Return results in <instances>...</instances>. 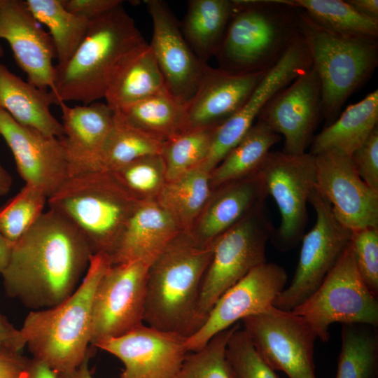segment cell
<instances>
[{
  "label": "cell",
  "instance_id": "obj_5",
  "mask_svg": "<svg viewBox=\"0 0 378 378\" xmlns=\"http://www.w3.org/2000/svg\"><path fill=\"white\" fill-rule=\"evenodd\" d=\"M300 36L298 8L286 0H234L215 55L218 68L237 74L267 71Z\"/></svg>",
  "mask_w": 378,
  "mask_h": 378
},
{
  "label": "cell",
  "instance_id": "obj_29",
  "mask_svg": "<svg viewBox=\"0 0 378 378\" xmlns=\"http://www.w3.org/2000/svg\"><path fill=\"white\" fill-rule=\"evenodd\" d=\"M115 112L130 125L163 144L189 130L186 106L167 91Z\"/></svg>",
  "mask_w": 378,
  "mask_h": 378
},
{
  "label": "cell",
  "instance_id": "obj_6",
  "mask_svg": "<svg viewBox=\"0 0 378 378\" xmlns=\"http://www.w3.org/2000/svg\"><path fill=\"white\" fill-rule=\"evenodd\" d=\"M47 202L80 232L92 255L110 258L141 201L102 169L69 177Z\"/></svg>",
  "mask_w": 378,
  "mask_h": 378
},
{
  "label": "cell",
  "instance_id": "obj_19",
  "mask_svg": "<svg viewBox=\"0 0 378 378\" xmlns=\"http://www.w3.org/2000/svg\"><path fill=\"white\" fill-rule=\"evenodd\" d=\"M0 135L11 150L25 184L38 189L48 198L69 178L61 139L18 123L1 108Z\"/></svg>",
  "mask_w": 378,
  "mask_h": 378
},
{
  "label": "cell",
  "instance_id": "obj_42",
  "mask_svg": "<svg viewBox=\"0 0 378 378\" xmlns=\"http://www.w3.org/2000/svg\"><path fill=\"white\" fill-rule=\"evenodd\" d=\"M350 158L359 176L370 187L378 191V127Z\"/></svg>",
  "mask_w": 378,
  "mask_h": 378
},
{
  "label": "cell",
  "instance_id": "obj_21",
  "mask_svg": "<svg viewBox=\"0 0 378 378\" xmlns=\"http://www.w3.org/2000/svg\"><path fill=\"white\" fill-rule=\"evenodd\" d=\"M69 177L102 170L104 146L113 124L114 111L95 102L69 106L60 103Z\"/></svg>",
  "mask_w": 378,
  "mask_h": 378
},
{
  "label": "cell",
  "instance_id": "obj_38",
  "mask_svg": "<svg viewBox=\"0 0 378 378\" xmlns=\"http://www.w3.org/2000/svg\"><path fill=\"white\" fill-rule=\"evenodd\" d=\"M237 323L215 335L200 349L189 352L172 378H232L226 358V346Z\"/></svg>",
  "mask_w": 378,
  "mask_h": 378
},
{
  "label": "cell",
  "instance_id": "obj_2",
  "mask_svg": "<svg viewBox=\"0 0 378 378\" xmlns=\"http://www.w3.org/2000/svg\"><path fill=\"white\" fill-rule=\"evenodd\" d=\"M213 244L202 246L181 231L150 264L144 323L189 337L201 325L197 304Z\"/></svg>",
  "mask_w": 378,
  "mask_h": 378
},
{
  "label": "cell",
  "instance_id": "obj_40",
  "mask_svg": "<svg viewBox=\"0 0 378 378\" xmlns=\"http://www.w3.org/2000/svg\"><path fill=\"white\" fill-rule=\"evenodd\" d=\"M226 358L232 378H279L258 355L240 326L227 342Z\"/></svg>",
  "mask_w": 378,
  "mask_h": 378
},
{
  "label": "cell",
  "instance_id": "obj_8",
  "mask_svg": "<svg viewBox=\"0 0 378 378\" xmlns=\"http://www.w3.org/2000/svg\"><path fill=\"white\" fill-rule=\"evenodd\" d=\"M274 230L263 206L214 241L211 259L202 281L197 304L201 326L216 302L225 291L253 268L267 262L266 245Z\"/></svg>",
  "mask_w": 378,
  "mask_h": 378
},
{
  "label": "cell",
  "instance_id": "obj_45",
  "mask_svg": "<svg viewBox=\"0 0 378 378\" xmlns=\"http://www.w3.org/2000/svg\"><path fill=\"white\" fill-rule=\"evenodd\" d=\"M26 346L20 330L11 332H0V356L20 354Z\"/></svg>",
  "mask_w": 378,
  "mask_h": 378
},
{
  "label": "cell",
  "instance_id": "obj_27",
  "mask_svg": "<svg viewBox=\"0 0 378 378\" xmlns=\"http://www.w3.org/2000/svg\"><path fill=\"white\" fill-rule=\"evenodd\" d=\"M378 90L349 105L331 124L313 138V155L336 151L347 156L358 149L377 127Z\"/></svg>",
  "mask_w": 378,
  "mask_h": 378
},
{
  "label": "cell",
  "instance_id": "obj_49",
  "mask_svg": "<svg viewBox=\"0 0 378 378\" xmlns=\"http://www.w3.org/2000/svg\"><path fill=\"white\" fill-rule=\"evenodd\" d=\"M13 244L0 234V275L1 276L10 260Z\"/></svg>",
  "mask_w": 378,
  "mask_h": 378
},
{
  "label": "cell",
  "instance_id": "obj_50",
  "mask_svg": "<svg viewBox=\"0 0 378 378\" xmlns=\"http://www.w3.org/2000/svg\"><path fill=\"white\" fill-rule=\"evenodd\" d=\"M12 182L10 174L0 164V197L9 192Z\"/></svg>",
  "mask_w": 378,
  "mask_h": 378
},
{
  "label": "cell",
  "instance_id": "obj_24",
  "mask_svg": "<svg viewBox=\"0 0 378 378\" xmlns=\"http://www.w3.org/2000/svg\"><path fill=\"white\" fill-rule=\"evenodd\" d=\"M181 230L156 200L141 201L110 256L111 265L151 263Z\"/></svg>",
  "mask_w": 378,
  "mask_h": 378
},
{
  "label": "cell",
  "instance_id": "obj_4",
  "mask_svg": "<svg viewBox=\"0 0 378 378\" xmlns=\"http://www.w3.org/2000/svg\"><path fill=\"white\" fill-rule=\"evenodd\" d=\"M144 41L122 3L92 20L69 60L55 66L54 104L75 101L86 105L104 98L120 61Z\"/></svg>",
  "mask_w": 378,
  "mask_h": 378
},
{
  "label": "cell",
  "instance_id": "obj_47",
  "mask_svg": "<svg viewBox=\"0 0 378 378\" xmlns=\"http://www.w3.org/2000/svg\"><path fill=\"white\" fill-rule=\"evenodd\" d=\"M346 1L359 13L374 20H378L377 0H348Z\"/></svg>",
  "mask_w": 378,
  "mask_h": 378
},
{
  "label": "cell",
  "instance_id": "obj_13",
  "mask_svg": "<svg viewBox=\"0 0 378 378\" xmlns=\"http://www.w3.org/2000/svg\"><path fill=\"white\" fill-rule=\"evenodd\" d=\"M150 264L134 260L107 268L94 295L90 345L121 336L144 323Z\"/></svg>",
  "mask_w": 378,
  "mask_h": 378
},
{
  "label": "cell",
  "instance_id": "obj_28",
  "mask_svg": "<svg viewBox=\"0 0 378 378\" xmlns=\"http://www.w3.org/2000/svg\"><path fill=\"white\" fill-rule=\"evenodd\" d=\"M234 0H190L181 29L203 62L216 54L232 13Z\"/></svg>",
  "mask_w": 378,
  "mask_h": 378
},
{
  "label": "cell",
  "instance_id": "obj_9",
  "mask_svg": "<svg viewBox=\"0 0 378 378\" xmlns=\"http://www.w3.org/2000/svg\"><path fill=\"white\" fill-rule=\"evenodd\" d=\"M304 318L323 342L330 326L362 323L378 326V300L356 268L350 243L317 290L292 310Z\"/></svg>",
  "mask_w": 378,
  "mask_h": 378
},
{
  "label": "cell",
  "instance_id": "obj_26",
  "mask_svg": "<svg viewBox=\"0 0 378 378\" xmlns=\"http://www.w3.org/2000/svg\"><path fill=\"white\" fill-rule=\"evenodd\" d=\"M53 104L50 91L24 81L0 62V108L18 123L47 136L62 138V122L50 110Z\"/></svg>",
  "mask_w": 378,
  "mask_h": 378
},
{
  "label": "cell",
  "instance_id": "obj_32",
  "mask_svg": "<svg viewBox=\"0 0 378 378\" xmlns=\"http://www.w3.org/2000/svg\"><path fill=\"white\" fill-rule=\"evenodd\" d=\"M24 3L36 20L50 31L57 59L55 66L64 65L84 38L91 21L69 11L63 0H26Z\"/></svg>",
  "mask_w": 378,
  "mask_h": 378
},
{
  "label": "cell",
  "instance_id": "obj_10",
  "mask_svg": "<svg viewBox=\"0 0 378 378\" xmlns=\"http://www.w3.org/2000/svg\"><path fill=\"white\" fill-rule=\"evenodd\" d=\"M316 214L313 227L302 239L298 263L290 284L276 297L273 306L292 311L320 286L350 243L351 231L335 217L329 202L314 187L309 195Z\"/></svg>",
  "mask_w": 378,
  "mask_h": 378
},
{
  "label": "cell",
  "instance_id": "obj_34",
  "mask_svg": "<svg viewBox=\"0 0 378 378\" xmlns=\"http://www.w3.org/2000/svg\"><path fill=\"white\" fill-rule=\"evenodd\" d=\"M314 20L332 31L378 38V20L369 18L342 0H286Z\"/></svg>",
  "mask_w": 378,
  "mask_h": 378
},
{
  "label": "cell",
  "instance_id": "obj_43",
  "mask_svg": "<svg viewBox=\"0 0 378 378\" xmlns=\"http://www.w3.org/2000/svg\"><path fill=\"white\" fill-rule=\"evenodd\" d=\"M123 1L120 0H63L70 12L92 21L112 10Z\"/></svg>",
  "mask_w": 378,
  "mask_h": 378
},
{
  "label": "cell",
  "instance_id": "obj_44",
  "mask_svg": "<svg viewBox=\"0 0 378 378\" xmlns=\"http://www.w3.org/2000/svg\"><path fill=\"white\" fill-rule=\"evenodd\" d=\"M29 361L21 354L0 356V378H25Z\"/></svg>",
  "mask_w": 378,
  "mask_h": 378
},
{
  "label": "cell",
  "instance_id": "obj_17",
  "mask_svg": "<svg viewBox=\"0 0 378 378\" xmlns=\"http://www.w3.org/2000/svg\"><path fill=\"white\" fill-rule=\"evenodd\" d=\"M315 188L335 218L351 231L378 227V191L357 174L349 156L336 151L314 155Z\"/></svg>",
  "mask_w": 378,
  "mask_h": 378
},
{
  "label": "cell",
  "instance_id": "obj_52",
  "mask_svg": "<svg viewBox=\"0 0 378 378\" xmlns=\"http://www.w3.org/2000/svg\"><path fill=\"white\" fill-rule=\"evenodd\" d=\"M1 1L2 0H0V4L1 3ZM4 55V50H3V48L2 46L0 45V57H2Z\"/></svg>",
  "mask_w": 378,
  "mask_h": 378
},
{
  "label": "cell",
  "instance_id": "obj_25",
  "mask_svg": "<svg viewBox=\"0 0 378 378\" xmlns=\"http://www.w3.org/2000/svg\"><path fill=\"white\" fill-rule=\"evenodd\" d=\"M164 91L163 76L149 44L144 41L120 61L104 98L117 111Z\"/></svg>",
  "mask_w": 378,
  "mask_h": 378
},
{
  "label": "cell",
  "instance_id": "obj_1",
  "mask_svg": "<svg viewBox=\"0 0 378 378\" xmlns=\"http://www.w3.org/2000/svg\"><path fill=\"white\" fill-rule=\"evenodd\" d=\"M92 255L80 232L50 209L13 244L1 274L6 293L30 311L55 307L76 290Z\"/></svg>",
  "mask_w": 378,
  "mask_h": 378
},
{
  "label": "cell",
  "instance_id": "obj_36",
  "mask_svg": "<svg viewBox=\"0 0 378 378\" xmlns=\"http://www.w3.org/2000/svg\"><path fill=\"white\" fill-rule=\"evenodd\" d=\"M215 128L189 130L164 143L161 155L165 165L167 181L199 167L204 162Z\"/></svg>",
  "mask_w": 378,
  "mask_h": 378
},
{
  "label": "cell",
  "instance_id": "obj_20",
  "mask_svg": "<svg viewBox=\"0 0 378 378\" xmlns=\"http://www.w3.org/2000/svg\"><path fill=\"white\" fill-rule=\"evenodd\" d=\"M0 38L6 40L28 82L46 91L54 89L56 52L52 38L45 31L24 1L2 0Z\"/></svg>",
  "mask_w": 378,
  "mask_h": 378
},
{
  "label": "cell",
  "instance_id": "obj_48",
  "mask_svg": "<svg viewBox=\"0 0 378 378\" xmlns=\"http://www.w3.org/2000/svg\"><path fill=\"white\" fill-rule=\"evenodd\" d=\"M91 356L92 354L88 356L76 369L67 372L57 374V378H93L88 368Z\"/></svg>",
  "mask_w": 378,
  "mask_h": 378
},
{
  "label": "cell",
  "instance_id": "obj_7",
  "mask_svg": "<svg viewBox=\"0 0 378 378\" xmlns=\"http://www.w3.org/2000/svg\"><path fill=\"white\" fill-rule=\"evenodd\" d=\"M300 34L321 85L322 114L328 126L349 97L370 78L378 64L377 38L328 29L298 9Z\"/></svg>",
  "mask_w": 378,
  "mask_h": 378
},
{
  "label": "cell",
  "instance_id": "obj_37",
  "mask_svg": "<svg viewBox=\"0 0 378 378\" xmlns=\"http://www.w3.org/2000/svg\"><path fill=\"white\" fill-rule=\"evenodd\" d=\"M47 202L48 197L43 192L25 184L0 208V234L13 244L40 218Z\"/></svg>",
  "mask_w": 378,
  "mask_h": 378
},
{
  "label": "cell",
  "instance_id": "obj_41",
  "mask_svg": "<svg viewBox=\"0 0 378 378\" xmlns=\"http://www.w3.org/2000/svg\"><path fill=\"white\" fill-rule=\"evenodd\" d=\"M350 246L362 280L378 298V227L351 231Z\"/></svg>",
  "mask_w": 378,
  "mask_h": 378
},
{
  "label": "cell",
  "instance_id": "obj_18",
  "mask_svg": "<svg viewBox=\"0 0 378 378\" xmlns=\"http://www.w3.org/2000/svg\"><path fill=\"white\" fill-rule=\"evenodd\" d=\"M186 337L145 323L117 337L101 341L99 348L120 360V378H172L189 353Z\"/></svg>",
  "mask_w": 378,
  "mask_h": 378
},
{
  "label": "cell",
  "instance_id": "obj_31",
  "mask_svg": "<svg viewBox=\"0 0 378 378\" xmlns=\"http://www.w3.org/2000/svg\"><path fill=\"white\" fill-rule=\"evenodd\" d=\"M280 139L279 134L257 119L242 139L210 172L213 189L258 172L270 148Z\"/></svg>",
  "mask_w": 378,
  "mask_h": 378
},
{
  "label": "cell",
  "instance_id": "obj_15",
  "mask_svg": "<svg viewBox=\"0 0 378 378\" xmlns=\"http://www.w3.org/2000/svg\"><path fill=\"white\" fill-rule=\"evenodd\" d=\"M321 116V85L312 66L277 92L265 105L257 119L284 136V153L298 155L307 153Z\"/></svg>",
  "mask_w": 378,
  "mask_h": 378
},
{
  "label": "cell",
  "instance_id": "obj_33",
  "mask_svg": "<svg viewBox=\"0 0 378 378\" xmlns=\"http://www.w3.org/2000/svg\"><path fill=\"white\" fill-rule=\"evenodd\" d=\"M335 378L378 377V330L362 323L342 324Z\"/></svg>",
  "mask_w": 378,
  "mask_h": 378
},
{
  "label": "cell",
  "instance_id": "obj_11",
  "mask_svg": "<svg viewBox=\"0 0 378 378\" xmlns=\"http://www.w3.org/2000/svg\"><path fill=\"white\" fill-rule=\"evenodd\" d=\"M241 321L255 351L271 369L288 378H316L317 336L304 318L272 306Z\"/></svg>",
  "mask_w": 378,
  "mask_h": 378
},
{
  "label": "cell",
  "instance_id": "obj_39",
  "mask_svg": "<svg viewBox=\"0 0 378 378\" xmlns=\"http://www.w3.org/2000/svg\"><path fill=\"white\" fill-rule=\"evenodd\" d=\"M111 172L140 201L155 200L167 182L161 154L140 158Z\"/></svg>",
  "mask_w": 378,
  "mask_h": 378
},
{
  "label": "cell",
  "instance_id": "obj_22",
  "mask_svg": "<svg viewBox=\"0 0 378 378\" xmlns=\"http://www.w3.org/2000/svg\"><path fill=\"white\" fill-rule=\"evenodd\" d=\"M267 71L237 74L208 65L186 105L189 130L217 127L227 120L244 106Z\"/></svg>",
  "mask_w": 378,
  "mask_h": 378
},
{
  "label": "cell",
  "instance_id": "obj_14",
  "mask_svg": "<svg viewBox=\"0 0 378 378\" xmlns=\"http://www.w3.org/2000/svg\"><path fill=\"white\" fill-rule=\"evenodd\" d=\"M287 279L285 270L274 262L253 268L218 298L203 325L187 338L188 351L200 349L217 333L273 306Z\"/></svg>",
  "mask_w": 378,
  "mask_h": 378
},
{
  "label": "cell",
  "instance_id": "obj_23",
  "mask_svg": "<svg viewBox=\"0 0 378 378\" xmlns=\"http://www.w3.org/2000/svg\"><path fill=\"white\" fill-rule=\"evenodd\" d=\"M268 196L259 171L214 189L190 233L202 246L214 241L256 209Z\"/></svg>",
  "mask_w": 378,
  "mask_h": 378
},
{
  "label": "cell",
  "instance_id": "obj_35",
  "mask_svg": "<svg viewBox=\"0 0 378 378\" xmlns=\"http://www.w3.org/2000/svg\"><path fill=\"white\" fill-rule=\"evenodd\" d=\"M163 144L126 122L114 111L113 124L102 152V169L114 172L140 158L161 154Z\"/></svg>",
  "mask_w": 378,
  "mask_h": 378
},
{
  "label": "cell",
  "instance_id": "obj_46",
  "mask_svg": "<svg viewBox=\"0 0 378 378\" xmlns=\"http://www.w3.org/2000/svg\"><path fill=\"white\" fill-rule=\"evenodd\" d=\"M25 378H57V374L43 362L30 358Z\"/></svg>",
  "mask_w": 378,
  "mask_h": 378
},
{
  "label": "cell",
  "instance_id": "obj_30",
  "mask_svg": "<svg viewBox=\"0 0 378 378\" xmlns=\"http://www.w3.org/2000/svg\"><path fill=\"white\" fill-rule=\"evenodd\" d=\"M213 190L210 172L197 167L167 181L155 200L181 230L190 232Z\"/></svg>",
  "mask_w": 378,
  "mask_h": 378
},
{
  "label": "cell",
  "instance_id": "obj_16",
  "mask_svg": "<svg viewBox=\"0 0 378 378\" xmlns=\"http://www.w3.org/2000/svg\"><path fill=\"white\" fill-rule=\"evenodd\" d=\"M144 3L153 22L149 46L163 76L166 90L186 106L195 94L208 65L190 48L180 22L167 3L160 0Z\"/></svg>",
  "mask_w": 378,
  "mask_h": 378
},
{
  "label": "cell",
  "instance_id": "obj_3",
  "mask_svg": "<svg viewBox=\"0 0 378 378\" xmlns=\"http://www.w3.org/2000/svg\"><path fill=\"white\" fill-rule=\"evenodd\" d=\"M111 265L109 256L96 253L76 290L58 305L30 311L20 329L32 358L56 374L71 371L92 354V304L97 286Z\"/></svg>",
  "mask_w": 378,
  "mask_h": 378
},
{
  "label": "cell",
  "instance_id": "obj_51",
  "mask_svg": "<svg viewBox=\"0 0 378 378\" xmlns=\"http://www.w3.org/2000/svg\"><path fill=\"white\" fill-rule=\"evenodd\" d=\"M17 329L8 321L7 318L0 313V332H11Z\"/></svg>",
  "mask_w": 378,
  "mask_h": 378
},
{
  "label": "cell",
  "instance_id": "obj_12",
  "mask_svg": "<svg viewBox=\"0 0 378 378\" xmlns=\"http://www.w3.org/2000/svg\"><path fill=\"white\" fill-rule=\"evenodd\" d=\"M259 172L281 215L271 239L279 251L293 249L302 240L308 220L307 204L316 185L314 155L270 152Z\"/></svg>",
  "mask_w": 378,
  "mask_h": 378
}]
</instances>
